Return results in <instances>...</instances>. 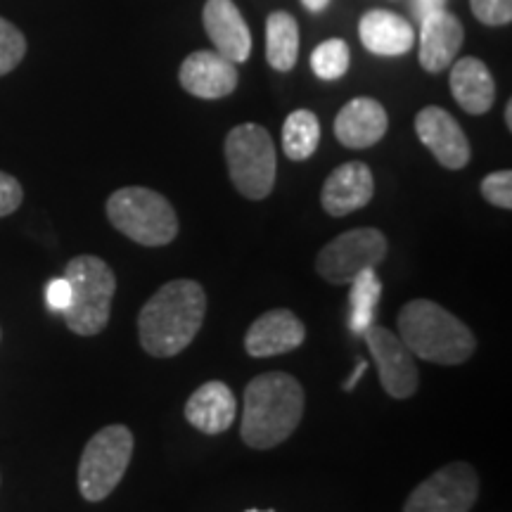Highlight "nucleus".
<instances>
[{
  "label": "nucleus",
  "instance_id": "obj_11",
  "mask_svg": "<svg viewBox=\"0 0 512 512\" xmlns=\"http://www.w3.org/2000/svg\"><path fill=\"white\" fill-rule=\"evenodd\" d=\"M415 133L444 169L460 171L470 164V140L458 121L441 107L420 110L415 117Z\"/></svg>",
  "mask_w": 512,
  "mask_h": 512
},
{
  "label": "nucleus",
  "instance_id": "obj_26",
  "mask_svg": "<svg viewBox=\"0 0 512 512\" xmlns=\"http://www.w3.org/2000/svg\"><path fill=\"white\" fill-rule=\"evenodd\" d=\"M482 195L498 209H512V174L508 169L484 176Z\"/></svg>",
  "mask_w": 512,
  "mask_h": 512
},
{
  "label": "nucleus",
  "instance_id": "obj_29",
  "mask_svg": "<svg viewBox=\"0 0 512 512\" xmlns=\"http://www.w3.org/2000/svg\"><path fill=\"white\" fill-rule=\"evenodd\" d=\"M46 302L48 309L55 313H64L69 309V304H72V285H69L64 275L62 278H53L46 285Z\"/></svg>",
  "mask_w": 512,
  "mask_h": 512
},
{
  "label": "nucleus",
  "instance_id": "obj_6",
  "mask_svg": "<svg viewBox=\"0 0 512 512\" xmlns=\"http://www.w3.org/2000/svg\"><path fill=\"white\" fill-rule=\"evenodd\" d=\"M223 150L235 190L247 200H266L278 171L271 133L259 124H240L228 133Z\"/></svg>",
  "mask_w": 512,
  "mask_h": 512
},
{
  "label": "nucleus",
  "instance_id": "obj_18",
  "mask_svg": "<svg viewBox=\"0 0 512 512\" xmlns=\"http://www.w3.org/2000/svg\"><path fill=\"white\" fill-rule=\"evenodd\" d=\"M238 401L226 382L211 380L200 384L185 403V420L204 434H221L235 422Z\"/></svg>",
  "mask_w": 512,
  "mask_h": 512
},
{
  "label": "nucleus",
  "instance_id": "obj_31",
  "mask_svg": "<svg viewBox=\"0 0 512 512\" xmlns=\"http://www.w3.org/2000/svg\"><path fill=\"white\" fill-rule=\"evenodd\" d=\"M366 368H368V363H366V361H363V358H361V361H358V363H356V370H354V375H351V377H349V380H347V382H344V392H351V389H354V387H356V382H358V380H361V375H363V373H366Z\"/></svg>",
  "mask_w": 512,
  "mask_h": 512
},
{
  "label": "nucleus",
  "instance_id": "obj_32",
  "mask_svg": "<svg viewBox=\"0 0 512 512\" xmlns=\"http://www.w3.org/2000/svg\"><path fill=\"white\" fill-rule=\"evenodd\" d=\"M304 8L311 12H323L330 5V0H302Z\"/></svg>",
  "mask_w": 512,
  "mask_h": 512
},
{
  "label": "nucleus",
  "instance_id": "obj_22",
  "mask_svg": "<svg viewBox=\"0 0 512 512\" xmlns=\"http://www.w3.org/2000/svg\"><path fill=\"white\" fill-rule=\"evenodd\" d=\"M351 292H349V328L356 332V335H363L370 325H373L377 304H380L382 297V283L377 278L375 268H368V271H361L351 280Z\"/></svg>",
  "mask_w": 512,
  "mask_h": 512
},
{
  "label": "nucleus",
  "instance_id": "obj_5",
  "mask_svg": "<svg viewBox=\"0 0 512 512\" xmlns=\"http://www.w3.org/2000/svg\"><path fill=\"white\" fill-rule=\"evenodd\" d=\"M107 219L128 240L143 247H164L176 240L178 216L164 195L150 188H121L107 200Z\"/></svg>",
  "mask_w": 512,
  "mask_h": 512
},
{
  "label": "nucleus",
  "instance_id": "obj_27",
  "mask_svg": "<svg viewBox=\"0 0 512 512\" xmlns=\"http://www.w3.org/2000/svg\"><path fill=\"white\" fill-rule=\"evenodd\" d=\"M470 8L486 27H503L512 22V0H470Z\"/></svg>",
  "mask_w": 512,
  "mask_h": 512
},
{
  "label": "nucleus",
  "instance_id": "obj_20",
  "mask_svg": "<svg viewBox=\"0 0 512 512\" xmlns=\"http://www.w3.org/2000/svg\"><path fill=\"white\" fill-rule=\"evenodd\" d=\"M451 93L460 110L479 117L494 107L496 81L489 67L477 57H463L451 69Z\"/></svg>",
  "mask_w": 512,
  "mask_h": 512
},
{
  "label": "nucleus",
  "instance_id": "obj_33",
  "mask_svg": "<svg viewBox=\"0 0 512 512\" xmlns=\"http://www.w3.org/2000/svg\"><path fill=\"white\" fill-rule=\"evenodd\" d=\"M505 126L512 128V102L508 100V105H505Z\"/></svg>",
  "mask_w": 512,
  "mask_h": 512
},
{
  "label": "nucleus",
  "instance_id": "obj_10",
  "mask_svg": "<svg viewBox=\"0 0 512 512\" xmlns=\"http://www.w3.org/2000/svg\"><path fill=\"white\" fill-rule=\"evenodd\" d=\"M373 356L380 384L392 399H411L420 387V370L415 366V356L406 349L399 335L382 325H370L363 332Z\"/></svg>",
  "mask_w": 512,
  "mask_h": 512
},
{
  "label": "nucleus",
  "instance_id": "obj_2",
  "mask_svg": "<svg viewBox=\"0 0 512 512\" xmlns=\"http://www.w3.org/2000/svg\"><path fill=\"white\" fill-rule=\"evenodd\" d=\"M306 406L304 387L287 373L256 375L242 399V441L256 451L280 446L299 427Z\"/></svg>",
  "mask_w": 512,
  "mask_h": 512
},
{
  "label": "nucleus",
  "instance_id": "obj_19",
  "mask_svg": "<svg viewBox=\"0 0 512 512\" xmlns=\"http://www.w3.org/2000/svg\"><path fill=\"white\" fill-rule=\"evenodd\" d=\"M361 43L373 55L399 57L415 46V31L408 19L389 10H370L358 24Z\"/></svg>",
  "mask_w": 512,
  "mask_h": 512
},
{
  "label": "nucleus",
  "instance_id": "obj_13",
  "mask_svg": "<svg viewBox=\"0 0 512 512\" xmlns=\"http://www.w3.org/2000/svg\"><path fill=\"white\" fill-rule=\"evenodd\" d=\"M306 339V325L290 309H271L249 325L245 351L252 358L290 354Z\"/></svg>",
  "mask_w": 512,
  "mask_h": 512
},
{
  "label": "nucleus",
  "instance_id": "obj_7",
  "mask_svg": "<svg viewBox=\"0 0 512 512\" xmlns=\"http://www.w3.org/2000/svg\"><path fill=\"white\" fill-rule=\"evenodd\" d=\"M133 432L107 425L93 434L79 460V491L88 503H100L117 489L133 458Z\"/></svg>",
  "mask_w": 512,
  "mask_h": 512
},
{
  "label": "nucleus",
  "instance_id": "obj_9",
  "mask_svg": "<svg viewBox=\"0 0 512 512\" xmlns=\"http://www.w3.org/2000/svg\"><path fill=\"white\" fill-rule=\"evenodd\" d=\"M477 496V470L470 463L456 460L415 486L403 512H470Z\"/></svg>",
  "mask_w": 512,
  "mask_h": 512
},
{
  "label": "nucleus",
  "instance_id": "obj_21",
  "mask_svg": "<svg viewBox=\"0 0 512 512\" xmlns=\"http://www.w3.org/2000/svg\"><path fill=\"white\" fill-rule=\"evenodd\" d=\"M299 57V27L290 12H271L266 19V60L275 72H290Z\"/></svg>",
  "mask_w": 512,
  "mask_h": 512
},
{
  "label": "nucleus",
  "instance_id": "obj_25",
  "mask_svg": "<svg viewBox=\"0 0 512 512\" xmlns=\"http://www.w3.org/2000/svg\"><path fill=\"white\" fill-rule=\"evenodd\" d=\"M27 55V38L15 24L0 17V76L10 74Z\"/></svg>",
  "mask_w": 512,
  "mask_h": 512
},
{
  "label": "nucleus",
  "instance_id": "obj_1",
  "mask_svg": "<svg viewBox=\"0 0 512 512\" xmlns=\"http://www.w3.org/2000/svg\"><path fill=\"white\" fill-rule=\"evenodd\" d=\"M204 313V287L195 280H171L159 287L138 313L140 347L155 358L181 354L200 332Z\"/></svg>",
  "mask_w": 512,
  "mask_h": 512
},
{
  "label": "nucleus",
  "instance_id": "obj_8",
  "mask_svg": "<svg viewBox=\"0 0 512 512\" xmlns=\"http://www.w3.org/2000/svg\"><path fill=\"white\" fill-rule=\"evenodd\" d=\"M387 238L377 228H354L337 235L316 256V271L332 285H349L361 271L377 268L387 256Z\"/></svg>",
  "mask_w": 512,
  "mask_h": 512
},
{
  "label": "nucleus",
  "instance_id": "obj_16",
  "mask_svg": "<svg viewBox=\"0 0 512 512\" xmlns=\"http://www.w3.org/2000/svg\"><path fill=\"white\" fill-rule=\"evenodd\" d=\"M387 128V110L373 98L349 100L335 119V136L349 150H366L380 143Z\"/></svg>",
  "mask_w": 512,
  "mask_h": 512
},
{
  "label": "nucleus",
  "instance_id": "obj_24",
  "mask_svg": "<svg viewBox=\"0 0 512 512\" xmlns=\"http://www.w3.org/2000/svg\"><path fill=\"white\" fill-rule=\"evenodd\" d=\"M349 62H351L349 46L342 41V38H330V41H323L311 55L313 74L323 81L342 79V76L347 74Z\"/></svg>",
  "mask_w": 512,
  "mask_h": 512
},
{
  "label": "nucleus",
  "instance_id": "obj_4",
  "mask_svg": "<svg viewBox=\"0 0 512 512\" xmlns=\"http://www.w3.org/2000/svg\"><path fill=\"white\" fill-rule=\"evenodd\" d=\"M64 278L72 285V304L62 313L67 328L81 337L100 335L110 323L117 275L100 256L81 254L64 268Z\"/></svg>",
  "mask_w": 512,
  "mask_h": 512
},
{
  "label": "nucleus",
  "instance_id": "obj_34",
  "mask_svg": "<svg viewBox=\"0 0 512 512\" xmlns=\"http://www.w3.org/2000/svg\"><path fill=\"white\" fill-rule=\"evenodd\" d=\"M247 512H264V510H247ZM266 512H275V510H266Z\"/></svg>",
  "mask_w": 512,
  "mask_h": 512
},
{
  "label": "nucleus",
  "instance_id": "obj_30",
  "mask_svg": "<svg viewBox=\"0 0 512 512\" xmlns=\"http://www.w3.org/2000/svg\"><path fill=\"white\" fill-rule=\"evenodd\" d=\"M415 15H418L420 19H425L427 15H434V12L439 10H446V0H415Z\"/></svg>",
  "mask_w": 512,
  "mask_h": 512
},
{
  "label": "nucleus",
  "instance_id": "obj_12",
  "mask_svg": "<svg viewBox=\"0 0 512 512\" xmlns=\"http://www.w3.org/2000/svg\"><path fill=\"white\" fill-rule=\"evenodd\" d=\"M178 81L190 95L200 100L228 98L238 88V67L216 50H197L185 57Z\"/></svg>",
  "mask_w": 512,
  "mask_h": 512
},
{
  "label": "nucleus",
  "instance_id": "obj_23",
  "mask_svg": "<svg viewBox=\"0 0 512 512\" xmlns=\"http://www.w3.org/2000/svg\"><path fill=\"white\" fill-rule=\"evenodd\" d=\"M320 143V121L309 110H294L283 126V150L292 162L313 157Z\"/></svg>",
  "mask_w": 512,
  "mask_h": 512
},
{
  "label": "nucleus",
  "instance_id": "obj_15",
  "mask_svg": "<svg viewBox=\"0 0 512 512\" xmlns=\"http://www.w3.org/2000/svg\"><path fill=\"white\" fill-rule=\"evenodd\" d=\"M373 195L375 181L370 166L363 162H347L337 166L328 176L323 192H320V204L330 216L342 219V216L354 214L370 204Z\"/></svg>",
  "mask_w": 512,
  "mask_h": 512
},
{
  "label": "nucleus",
  "instance_id": "obj_14",
  "mask_svg": "<svg viewBox=\"0 0 512 512\" xmlns=\"http://www.w3.org/2000/svg\"><path fill=\"white\" fill-rule=\"evenodd\" d=\"M204 31L214 43L216 53L233 64L249 60L252 53V34L233 0H207L204 5Z\"/></svg>",
  "mask_w": 512,
  "mask_h": 512
},
{
  "label": "nucleus",
  "instance_id": "obj_3",
  "mask_svg": "<svg viewBox=\"0 0 512 512\" xmlns=\"http://www.w3.org/2000/svg\"><path fill=\"white\" fill-rule=\"evenodd\" d=\"M396 328L413 356L437 366H460L477 349V339L463 320L430 299H413L403 306Z\"/></svg>",
  "mask_w": 512,
  "mask_h": 512
},
{
  "label": "nucleus",
  "instance_id": "obj_28",
  "mask_svg": "<svg viewBox=\"0 0 512 512\" xmlns=\"http://www.w3.org/2000/svg\"><path fill=\"white\" fill-rule=\"evenodd\" d=\"M24 200V190L15 176L0 171V219L15 214Z\"/></svg>",
  "mask_w": 512,
  "mask_h": 512
},
{
  "label": "nucleus",
  "instance_id": "obj_17",
  "mask_svg": "<svg viewBox=\"0 0 512 512\" xmlns=\"http://www.w3.org/2000/svg\"><path fill=\"white\" fill-rule=\"evenodd\" d=\"M465 29L453 12L439 10L422 19L420 64L425 72L439 74L451 67L463 46Z\"/></svg>",
  "mask_w": 512,
  "mask_h": 512
}]
</instances>
